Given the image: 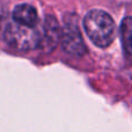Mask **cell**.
Wrapping results in <instances>:
<instances>
[{
	"label": "cell",
	"mask_w": 132,
	"mask_h": 132,
	"mask_svg": "<svg viewBox=\"0 0 132 132\" xmlns=\"http://www.w3.org/2000/svg\"><path fill=\"white\" fill-rule=\"evenodd\" d=\"M121 35L126 53L132 57V18H125L122 21Z\"/></svg>",
	"instance_id": "6"
},
{
	"label": "cell",
	"mask_w": 132,
	"mask_h": 132,
	"mask_svg": "<svg viewBox=\"0 0 132 132\" xmlns=\"http://www.w3.org/2000/svg\"><path fill=\"white\" fill-rule=\"evenodd\" d=\"M4 38L9 46L16 50H31L39 45V32L30 26L11 22L7 24Z\"/></svg>",
	"instance_id": "2"
},
{
	"label": "cell",
	"mask_w": 132,
	"mask_h": 132,
	"mask_svg": "<svg viewBox=\"0 0 132 132\" xmlns=\"http://www.w3.org/2000/svg\"><path fill=\"white\" fill-rule=\"evenodd\" d=\"M60 35H62V30L58 21L53 16L48 15L44 19L42 34H39L38 46L46 51H52L60 42Z\"/></svg>",
	"instance_id": "4"
},
{
	"label": "cell",
	"mask_w": 132,
	"mask_h": 132,
	"mask_svg": "<svg viewBox=\"0 0 132 132\" xmlns=\"http://www.w3.org/2000/svg\"><path fill=\"white\" fill-rule=\"evenodd\" d=\"M84 27L92 42L100 48L109 46L115 38V22L103 11L94 9L89 12L84 20Z\"/></svg>",
	"instance_id": "1"
},
{
	"label": "cell",
	"mask_w": 132,
	"mask_h": 132,
	"mask_svg": "<svg viewBox=\"0 0 132 132\" xmlns=\"http://www.w3.org/2000/svg\"><path fill=\"white\" fill-rule=\"evenodd\" d=\"M13 19L14 21L21 23V24L30 26L34 27L37 23L38 15L37 12L31 5L29 4H20L14 8L13 11Z\"/></svg>",
	"instance_id": "5"
},
{
	"label": "cell",
	"mask_w": 132,
	"mask_h": 132,
	"mask_svg": "<svg viewBox=\"0 0 132 132\" xmlns=\"http://www.w3.org/2000/svg\"><path fill=\"white\" fill-rule=\"evenodd\" d=\"M60 42L64 51L68 55L81 57L86 53V45L80 34L75 14H68L65 16V24L60 35Z\"/></svg>",
	"instance_id": "3"
}]
</instances>
